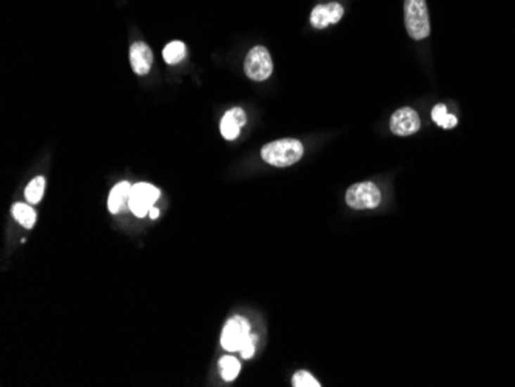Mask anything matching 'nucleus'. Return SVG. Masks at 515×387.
<instances>
[{
    "mask_svg": "<svg viewBox=\"0 0 515 387\" xmlns=\"http://www.w3.org/2000/svg\"><path fill=\"white\" fill-rule=\"evenodd\" d=\"M304 155L303 144L298 139H279L264 145L261 158L273 167H291Z\"/></svg>",
    "mask_w": 515,
    "mask_h": 387,
    "instance_id": "1",
    "label": "nucleus"
},
{
    "mask_svg": "<svg viewBox=\"0 0 515 387\" xmlns=\"http://www.w3.org/2000/svg\"><path fill=\"white\" fill-rule=\"evenodd\" d=\"M405 19L409 36L423 40L431 34L429 13L426 0H405Z\"/></svg>",
    "mask_w": 515,
    "mask_h": 387,
    "instance_id": "2",
    "label": "nucleus"
},
{
    "mask_svg": "<svg viewBox=\"0 0 515 387\" xmlns=\"http://www.w3.org/2000/svg\"><path fill=\"white\" fill-rule=\"evenodd\" d=\"M345 203L357 210H367L381 204V191L372 182L353 184L345 193Z\"/></svg>",
    "mask_w": 515,
    "mask_h": 387,
    "instance_id": "3",
    "label": "nucleus"
},
{
    "mask_svg": "<svg viewBox=\"0 0 515 387\" xmlns=\"http://www.w3.org/2000/svg\"><path fill=\"white\" fill-rule=\"evenodd\" d=\"M244 70L247 77L256 80V82H262V80L269 79L273 71V62L267 48L264 46L252 48L246 58Z\"/></svg>",
    "mask_w": 515,
    "mask_h": 387,
    "instance_id": "4",
    "label": "nucleus"
},
{
    "mask_svg": "<svg viewBox=\"0 0 515 387\" xmlns=\"http://www.w3.org/2000/svg\"><path fill=\"white\" fill-rule=\"evenodd\" d=\"M159 196H160V191L158 190V187H155V185L139 182V184L133 185L128 207H130V210L136 216L144 217L151 210L153 205H155V203L159 199Z\"/></svg>",
    "mask_w": 515,
    "mask_h": 387,
    "instance_id": "5",
    "label": "nucleus"
},
{
    "mask_svg": "<svg viewBox=\"0 0 515 387\" xmlns=\"http://www.w3.org/2000/svg\"><path fill=\"white\" fill-rule=\"evenodd\" d=\"M250 334V324L244 317H233L227 321L221 336V344L225 350L236 352Z\"/></svg>",
    "mask_w": 515,
    "mask_h": 387,
    "instance_id": "6",
    "label": "nucleus"
},
{
    "mask_svg": "<svg viewBox=\"0 0 515 387\" xmlns=\"http://www.w3.org/2000/svg\"><path fill=\"white\" fill-rule=\"evenodd\" d=\"M421 127V120L418 113L412 108L405 107L393 113L390 118V130L397 136H409L414 134Z\"/></svg>",
    "mask_w": 515,
    "mask_h": 387,
    "instance_id": "7",
    "label": "nucleus"
},
{
    "mask_svg": "<svg viewBox=\"0 0 515 387\" xmlns=\"http://www.w3.org/2000/svg\"><path fill=\"white\" fill-rule=\"evenodd\" d=\"M344 15V8L338 2H329L323 5H317L310 13V23L313 28L323 30L329 25L338 23Z\"/></svg>",
    "mask_w": 515,
    "mask_h": 387,
    "instance_id": "8",
    "label": "nucleus"
},
{
    "mask_svg": "<svg viewBox=\"0 0 515 387\" xmlns=\"http://www.w3.org/2000/svg\"><path fill=\"white\" fill-rule=\"evenodd\" d=\"M130 63L132 68L139 76L148 75L153 65V51L151 48L144 42H134L130 46Z\"/></svg>",
    "mask_w": 515,
    "mask_h": 387,
    "instance_id": "9",
    "label": "nucleus"
},
{
    "mask_svg": "<svg viewBox=\"0 0 515 387\" xmlns=\"http://www.w3.org/2000/svg\"><path fill=\"white\" fill-rule=\"evenodd\" d=\"M246 122H247V116L243 108L229 110L221 120V133L224 136V139H227V141L236 139L241 133V128L246 125Z\"/></svg>",
    "mask_w": 515,
    "mask_h": 387,
    "instance_id": "10",
    "label": "nucleus"
},
{
    "mask_svg": "<svg viewBox=\"0 0 515 387\" xmlns=\"http://www.w3.org/2000/svg\"><path fill=\"white\" fill-rule=\"evenodd\" d=\"M133 187L128 182H119L116 187H113L110 196H108V210L111 213H119L125 204L130 203Z\"/></svg>",
    "mask_w": 515,
    "mask_h": 387,
    "instance_id": "11",
    "label": "nucleus"
},
{
    "mask_svg": "<svg viewBox=\"0 0 515 387\" xmlns=\"http://www.w3.org/2000/svg\"><path fill=\"white\" fill-rule=\"evenodd\" d=\"M13 216L14 220L18 221L22 227L25 229H33L36 224V212L33 210V207H30L28 204H22L18 203L13 205Z\"/></svg>",
    "mask_w": 515,
    "mask_h": 387,
    "instance_id": "12",
    "label": "nucleus"
},
{
    "mask_svg": "<svg viewBox=\"0 0 515 387\" xmlns=\"http://www.w3.org/2000/svg\"><path fill=\"white\" fill-rule=\"evenodd\" d=\"M185 54H187V48H185V44L181 42V40H173V42L165 45L163 51L164 61L170 63V65H176V63L184 61Z\"/></svg>",
    "mask_w": 515,
    "mask_h": 387,
    "instance_id": "13",
    "label": "nucleus"
},
{
    "mask_svg": "<svg viewBox=\"0 0 515 387\" xmlns=\"http://www.w3.org/2000/svg\"><path fill=\"white\" fill-rule=\"evenodd\" d=\"M45 185H46V182H45L44 176L34 177V179L27 185L25 198H27V201L30 204L40 203V199H42L44 191H45Z\"/></svg>",
    "mask_w": 515,
    "mask_h": 387,
    "instance_id": "14",
    "label": "nucleus"
},
{
    "mask_svg": "<svg viewBox=\"0 0 515 387\" xmlns=\"http://www.w3.org/2000/svg\"><path fill=\"white\" fill-rule=\"evenodd\" d=\"M220 369L224 381H233L239 375L241 362L233 357H222L220 360Z\"/></svg>",
    "mask_w": 515,
    "mask_h": 387,
    "instance_id": "15",
    "label": "nucleus"
},
{
    "mask_svg": "<svg viewBox=\"0 0 515 387\" xmlns=\"http://www.w3.org/2000/svg\"><path fill=\"white\" fill-rule=\"evenodd\" d=\"M432 119H433V122H437L441 128H446V130H449V128H454L457 125V118L449 115L446 106H443V103H438V106L433 107Z\"/></svg>",
    "mask_w": 515,
    "mask_h": 387,
    "instance_id": "16",
    "label": "nucleus"
},
{
    "mask_svg": "<svg viewBox=\"0 0 515 387\" xmlns=\"http://www.w3.org/2000/svg\"><path fill=\"white\" fill-rule=\"evenodd\" d=\"M292 383L295 387H319L321 384L313 378L309 372H305V370H300V372H296L292 378Z\"/></svg>",
    "mask_w": 515,
    "mask_h": 387,
    "instance_id": "17",
    "label": "nucleus"
},
{
    "mask_svg": "<svg viewBox=\"0 0 515 387\" xmlns=\"http://www.w3.org/2000/svg\"><path fill=\"white\" fill-rule=\"evenodd\" d=\"M256 343H258V336L252 332L248 334V336L246 338L243 345H241V349H239L241 355H243V358L248 360V358L253 357V353L256 350Z\"/></svg>",
    "mask_w": 515,
    "mask_h": 387,
    "instance_id": "18",
    "label": "nucleus"
},
{
    "mask_svg": "<svg viewBox=\"0 0 515 387\" xmlns=\"http://www.w3.org/2000/svg\"><path fill=\"white\" fill-rule=\"evenodd\" d=\"M148 215H150V217H151V220H156V217L159 216V210H158V208H155V207H153V208H151V210L148 212Z\"/></svg>",
    "mask_w": 515,
    "mask_h": 387,
    "instance_id": "19",
    "label": "nucleus"
}]
</instances>
